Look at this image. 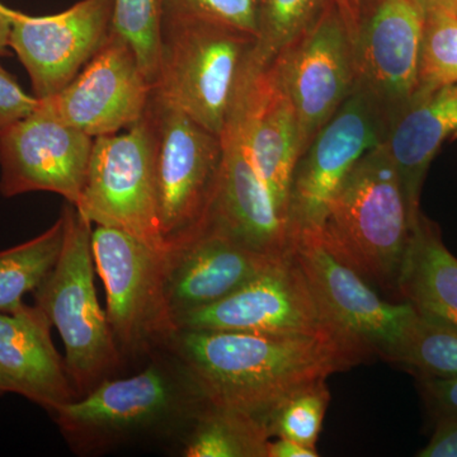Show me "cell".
<instances>
[{
    "label": "cell",
    "mask_w": 457,
    "mask_h": 457,
    "mask_svg": "<svg viewBox=\"0 0 457 457\" xmlns=\"http://www.w3.org/2000/svg\"><path fill=\"white\" fill-rule=\"evenodd\" d=\"M317 447L303 446L288 438L278 437L269 442L267 457H318Z\"/></svg>",
    "instance_id": "obj_34"
},
{
    "label": "cell",
    "mask_w": 457,
    "mask_h": 457,
    "mask_svg": "<svg viewBox=\"0 0 457 457\" xmlns=\"http://www.w3.org/2000/svg\"><path fill=\"white\" fill-rule=\"evenodd\" d=\"M162 17L207 21L257 37V0H161Z\"/></svg>",
    "instance_id": "obj_30"
},
{
    "label": "cell",
    "mask_w": 457,
    "mask_h": 457,
    "mask_svg": "<svg viewBox=\"0 0 457 457\" xmlns=\"http://www.w3.org/2000/svg\"><path fill=\"white\" fill-rule=\"evenodd\" d=\"M453 83H457V17L431 12L425 18L418 90Z\"/></svg>",
    "instance_id": "obj_29"
},
{
    "label": "cell",
    "mask_w": 457,
    "mask_h": 457,
    "mask_svg": "<svg viewBox=\"0 0 457 457\" xmlns=\"http://www.w3.org/2000/svg\"><path fill=\"white\" fill-rule=\"evenodd\" d=\"M420 457H457V422L438 420L437 428L425 449L417 453Z\"/></svg>",
    "instance_id": "obj_33"
},
{
    "label": "cell",
    "mask_w": 457,
    "mask_h": 457,
    "mask_svg": "<svg viewBox=\"0 0 457 457\" xmlns=\"http://www.w3.org/2000/svg\"><path fill=\"white\" fill-rule=\"evenodd\" d=\"M65 236L62 253L35 290V305L49 318L65 347V365L78 395L106 380L121 361L106 312L95 286L92 222L73 204L62 210Z\"/></svg>",
    "instance_id": "obj_4"
},
{
    "label": "cell",
    "mask_w": 457,
    "mask_h": 457,
    "mask_svg": "<svg viewBox=\"0 0 457 457\" xmlns=\"http://www.w3.org/2000/svg\"><path fill=\"white\" fill-rule=\"evenodd\" d=\"M224 159L210 224L260 253L290 251V222L278 212L246 150L236 120L221 134Z\"/></svg>",
    "instance_id": "obj_18"
},
{
    "label": "cell",
    "mask_w": 457,
    "mask_h": 457,
    "mask_svg": "<svg viewBox=\"0 0 457 457\" xmlns=\"http://www.w3.org/2000/svg\"><path fill=\"white\" fill-rule=\"evenodd\" d=\"M425 18L417 0H376L357 17L356 87L387 129L420 88Z\"/></svg>",
    "instance_id": "obj_11"
},
{
    "label": "cell",
    "mask_w": 457,
    "mask_h": 457,
    "mask_svg": "<svg viewBox=\"0 0 457 457\" xmlns=\"http://www.w3.org/2000/svg\"><path fill=\"white\" fill-rule=\"evenodd\" d=\"M230 119L239 126L255 170L278 212L288 221L291 185L302 156V141L296 110L272 65L254 64Z\"/></svg>",
    "instance_id": "obj_16"
},
{
    "label": "cell",
    "mask_w": 457,
    "mask_h": 457,
    "mask_svg": "<svg viewBox=\"0 0 457 457\" xmlns=\"http://www.w3.org/2000/svg\"><path fill=\"white\" fill-rule=\"evenodd\" d=\"M389 361L423 378H457V327L414 312Z\"/></svg>",
    "instance_id": "obj_25"
},
{
    "label": "cell",
    "mask_w": 457,
    "mask_h": 457,
    "mask_svg": "<svg viewBox=\"0 0 457 457\" xmlns=\"http://www.w3.org/2000/svg\"><path fill=\"white\" fill-rule=\"evenodd\" d=\"M328 0H257L254 62L266 68L315 20Z\"/></svg>",
    "instance_id": "obj_26"
},
{
    "label": "cell",
    "mask_w": 457,
    "mask_h": 457,
    "mask_svg": "<svg viewBox=\"0 0 457 457\" xmlns=\"http://www.w3.org/2000/svg\"><path fill=\"white\" fill-rule=\"evenodd\" d=\"M176 324L179 332L323 336L352 343L328 320L291 249L236 293L183 315Z\"/></svg>",
    "instance_id": "obj_10"
},
{
    "label": "cell",
    "mask_w": 457,
    "mask_h": 457,
    "mask_svg": "<svg viewBox=\"0 0 457 457\" xmlns=\"http://www.w3.org/2000/svg\"><path fill=\"white\" fill-rule=\"evenodd\" d=\"M422 392L437 420L457 422V378H423Z\"/></svg>",
    "instance_id": "obj_32"
},
{
    "label": "cell",
    "mask_w": 457,
    "mask_h": 457,
    "mask_svg": "<svg viewBox=\"0 0 457 457\" xmlns=\"http://www.w3.org/2000/svg\"><path fill=\"white\" fill-rule=\"evenodd\" d=\"M37 104L38 98L27 95L17 80L0 66V129L29 116Z\"/></svg>",
    "instance_id": "obj_31"
},
{
    "label": "cell",
    "mask_w": 457,
    "mask_h": 457,
    "mask_svg": "<svg viewBox=\"0 0 457 457\" xmlns=\"http://www.w3.org/2000/svg\"><path fill=\"white\" fill-rule=\"evenodd\" d=\"M356 26L345 0H328L312 25L270 64L299 117L302 155L356 88Z\"/></svg>",
    "instance_id": "obj_6"
},
{
    "label": "cell",
    "mask_w": 457,
    "mask_h": 457,
    "mask_svg": "<svg viewBox=\"0 0 457 457\" xmlns=\"http://www.w3.org/2000/svg\"><path fill=\"white\" fill-rule=\"evenodd\" d=\"M386 130L381 114L356 87L297 162L288 207L291 228L321 224L343 180L366 153L383 144Z\"/></svg>",
    "instance_id": "obj_13"
},
{
    "label": "cell",
    "mask_w": 457,
    "mask_h": 457,
    "mask_svg": "<svg viewBox=\"0 0 457 457\" xmlns=\"http://www.w3.org/2000/svg\"><path fill=\"white\" fill-rule=\"evenodd\" d=\"M425 14L431 12L453 14L457 17V0H417Z\"/></svg>",
    "instance_id": "obj_36"
},
{
    "label": "cell",
    "mask_w": 457,
    "mask_h": 457,
    "mask_svg": "<svg viewBox=\"0 0 457 457\" xmlns=\"http://www.w3.org/2000/svg\"><path fill=\"white\" fill-rule=\"evenodd\" d=\"M112 31L129 42L141 71L154 86L161 49V0H113Z\"/></svg>",
    "instance_id": "obj_27"
},
{
    "label": "cell",
    "mask_w": 457,
    "mask_h": 457,
    "mask_svg": "<svg viewBox=\"0 0 457 457\" xmlns=\"http://www.w3.org/2000/svg\"><path fill=\"white\" fill-rule=\"evenodd\" d=\"M12 22L9 8L0 3V57L9 55Z\"/></svg>",
    "instance_id": "obj_35"
},
{
    "label": "cell",
    "mask_w": 457,
    "mask_h": 457,
    "mask_svg": "<svg viewBox=\"0 0 457 457\" xmlns=\"http://www.w3.org/2000/svg\"><path fill=\"white\" fill-rule=\"evenodd\" d=\"M398 295L418 314L457 327V258L422 212L411 230Z\"/></svg>",
    "instance_id": "obj_22"
},
{
    "label": "cell",
    "mask_w": 457,
    "mask_h": 457,
    "mask_svg": "<svg viewBox=\"0 0 457 457\" xmlns=\"http://www.w3.org/2000/svg\"><path fill=\"white\" fill-rule=\"evenodd\" d=\"M279 257L249 249L212 224L171 246L165 255L164 287L174 321L236 293Z\"/></svg>",
    "instance_id": "obj_17"
},
{
    "label": "cell",
    "mask_w": 457,
    "mask_h": 457,
    "mask_svg": "<svg viewBox=\"0 0 457 457\" xmlns=\"http://www.w3.org/2000/svg\"><path fill=\"white\" fill-rule=\"evenodd\" d=\"M152 95L134 49L111 31L77 77L51 97L38 99V107L96 139L139 121Z\"/></svg>",
    "instance_id": "obj_12"
},
{
    "label": "cell",
    "mask_w": 457,
    "mask_h": 457,
    "mask_svg": "<svg viewBox=\"0 0 457 457\" xmlns=\"http://www.w3.org/2000/svg\"><path fill=\"white\" fill-rule=\"evenodd\" d=\"M93 260L107 296V320L120 351L137 353L179 333L165 296V252L119 228L96 225Z\"/></svg>",
    "instance_id": "obj_8"
},
{
    "label": "cell",
    "mask_w": 457,
    "mask_h": 457,
    "mask_svg": "<svg viewBox=\"0 0 457 457\" xmlns=\"http://www.w3.org/2000/svg\"><path fill=\"white\" fill-rule=\"evenodd\" d=\"M145 116L152 135L159 225L171 248L209 227L224 146L221 137L154 95Z\"/></svg>",
    "instance_id": "obj_5"
},
{
    "label": "cell",
    "mask_w": 457,
    "mask_h": 457,
    "mask_svg": "<svg viewBox=\"0 0 457 457\" xmlns=\"http://www.w3.org/2000/svg\"><path fill=\"white\" fill-rule=\"evenodd\" d=\"M414 225L398 170L378 145L357 162L312 228L369 285L398 294Z\"/></svg>",
    "instance_id": "obj_2"
},
{
    "label": "cell",
    "mask_w": 457,
    "mask_h": 457,
    "mask_svg": "<svg viewBox=\"0 0 457 457\" xmlns=\"http://www.w3.org/2000/svg\"><path fill=\"white\" fill-rule=\"evenodd\" d=\"M179 393L163 370L149 366L140 374L104 380L82 399L54 411L57 425L71 437L102 438L158 422L177 407Z\"/></svg>",
    "instance_id": "obj_19"
},
{
    "label": "cell",
    "mask_w": 457,
    "mask_h": 457,
    "mask_svg": "<svg viewBox=\"0 0 457 457\" xmlns=\"http://www.w3.org/2000/svg\"><path fill=\"white\" fill-rule=\"evenodd\" d=\"M345 2L347 3L357 22V17L360 16L361 12L365 11V9L370 7L376 0H345Z\"/></svg>",
    "instance_id": "obj_37"
},
{
    "label": "cell",
    "mask_w": 457,
    "mask_h": 457,
    "mask_svg": "<svg viewBox=\"0 0 457 457\" xmlns=\"http://www.w3.org/2000/svg\"><path fill=\"white\" fill-rule=\"evenodd\" d=\"M290 249L328 320L366 353L389 361L413 317L411 303L378 296L356 270L324 245L315 228H291Z\"/></svg>",
    "instance_id": "obj_9"
},
{
    "label": "cell",
    "mask_w": 457,
    "mask_h": 457,
    "mask_svg": "<svg viewBox=\"0 0 457 457\" xmlns=\"http://www.w3.org/2000/svg\"><path fill=\"white\" fill-rule=\"evenodd\" d=\"M270 440L255 418L204 403L195 416L185 457H267Z\"/></svg>",
    "instance_id": "obj_23"
},
{
    "label": "cell",
    "mask_w": 457,
    "mask_h": 457,
    "mask_svg": "<svg viewBox=\"0 0 457 457\" xmlns=\"http://www.w3.org/2000/svg\"><path fill=\"white\" fill-rule=\"evenodd\" d=\"M51 327L36 305L0 312V369L18 395L54 413L78 394L51 339Z\"/></svg>",
    "instance_id": "obj_20"
},
{
    "label": "cell",
    "mask_w": 457,
    "mask_h": 457,
    "mask_svg": "<svg viewBox=\"0 0 457 457\" xmlns=\"http://www.w3.org/2000/svg\"><path fill=\"white\" fill-rule=\"evenodd\" d=\"M74 206L93 225L119 228L156 251H170L159 225L145 113L125 130L96 137L82 195Z\"/></svg>",
    "instance_id": "obj_7"
},
{
    "label": "cell",
    "mask_w": 457,
    "mask_h": 457,
    "mask_svg": "<svg viewBox=\"0 0 457 457\" xmlns=\"http://www.w3.org/2000/svg\"><path fill=\"white\" fill-rule=\"evenodd\" d=\"M93 137L59 121L40 107L0 129V194L53 192L69 204L82 195Z\"/></svg>",
    "instance_id": "obj_14"
},
{
    "label": "cell",
    "mask_w": 457,
    "mask_h": 457,
    "mask_svg": "<svg viewBox=\"0 0 457 457\" xmlns=\"http://www.w3.org/2000/svg\"><path fill=\"white\" fill-rule=\"evenodd\" d=\"M255 37L233 27L162 17L153 95L221 137L254 66Z\"/></svg>",
    "instance_id": "obj_3"
},
{
    "label": "cell",
    "mask_w": 457,
    "mask_h": 457,
    "mask_svg": "<svg viewBox=\"0 0 457 457\" xmlns=\"http://www.w3.org/2000/svg\"><path fill=\"white\" fill-rule=\"evenodd\" d=\"M456 139L457 83L418 90L390 123L381 146L398 170L414 222L429 165L446 141Z\"/></svg>",
    "instance_id": "obj_21"
},
{
    "label": "cell",
    "mask_w": 457,
    "mask_h": 457,
    "mask_svg": "<svg viewBox=\"0 0 457 457\" xmlns=\"http://www.w3.org/2000/svg\"><path fill=\"white\" fill-rule=\"evenodd\" d=\"M329 400L326 381L294 394L267 420L270 437L288 438L303 446L315 447Z\"/></svg>",
    "instance_id": "obj_28"
},
{
    "label": "cell",
    "mask_w": 457,
    "mask_h": 457,
    "mask_svg": "<svg viewBox=\"0 0 457 457\" xmlns=\"http://www.w3.org/2000/svg\"><path fill=\"white\" fill-rule=\"evenodd\" d=\"M173 341L204 402L248 414L264 427L294 394L369 359L337 337L179 330Z\"/></svg>",
    "instance_id": "obj_1"
},
{
    "label": "cell",
    "mask_w": 457,
    "mask_h": 457,
    "mask_svg": "<svg viewBox=\"0 0 457 457\" xmlns=\"http://www.w3.org/2000/svg\"><path fill=\"white\" fill-rule=\"evenodd\" d=\"M13 393L16 394V387L11 383V380L4 375V372L0 369V396L5 395V394Z\"/></svg>",
    "instance_id": "obj_38"
},
{
    "label": "cell",
    "mask_w": 457,
    "mask_h": 457,
    "mask_svg": "<svg viewBox=\"0 0 457 457\" xmlns=\"http://www.w3.org/2000/svg\"><path fill=\"white\" fill-rule=\"evenodd\" d=\"M65 218L62 212L53 227L29 242L0 252V312L22 306L23 297L35 293L62 253Z\"/></svg>",
    "instance_id": "obj_24"
},
{
    "label": "cell",
    "mask_w": 457,
    "mask_h": 457,
    "mask_svg": "<svg viewBox=\"0 0 457 457\" xmlns=\"http://www.w3.org/2000/svg\"><path fill=\"white\" fill-rule=\"evenodd\" d=\"M11 49L31 78L35 97L68 86L104 46L112 31L113 0H80L53 16L9 9Z\"/></svg>",
    "instance_id": "obj_15"
}]
</instances>
